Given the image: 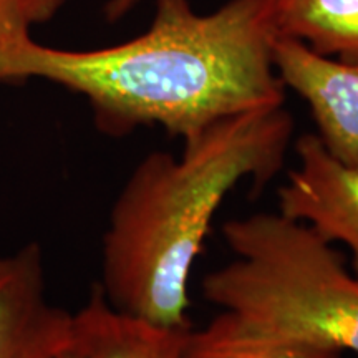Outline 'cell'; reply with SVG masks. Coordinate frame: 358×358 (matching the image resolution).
<instances>
[{"instance_id": "obj_1", "label": "cell", "mask_w": 358, "mask_h": 358, "mask_svg": "<svg viewBox=\"0 0 358 358\" xmlns=\"http://www.w3.org/2000/svg\"><path fill=\"white\" fill-rule=\"evenodd\" d=\"M150 29L96 50H62L30 34L0 37V85L45 80L87 98L98 131L161 127L181 140L285 101L272 60L274 0H229L211 13L155 0Z\"/></svg>"}, {"instance_id": "obj_2", "label": "cell", "mask_w": 358, "mask_h": 358, "mask_svg": "<svg viewBox=\"0 0 358 358\" xmlns=\"http://www.w3.org/2000/svg\"><path fill=\"white\" fill-rule=\"evenodd\" d=\"M294 136L282 106L241 113L182 140L179 158L145 156L120 191L103 236L101 289L115 310L187 329L189 279L213 219L243 181L254 191L277 176Z\"/></svg>"}, {"instance_id": "obj_3", "label": "cell", "mask_w": 358, "mask_h": 358, "mask_svg": "<svg viewBox=\"0 0 358 358\" xmlns=\"http://www.w3.org/2000/svg\"><path fill=\"white\" fill-rule=\"evenodd\" d=\"M236 259L203 280L209 325L239 337L358 353V277L306 224L279 213L224 222Z\"/></svg>"}, {"instance_id": "obj_4", "label": "cell", "mask_w": 358, "mask_h": 358, "mask_svg": "<svg viewBox=\"0 0 358 358\" xmlns=\"http://www.w3.org/2000/svg\"><path fill=\"white\" fill-rule=\"evenodd\" d=\"M299 166L277 191L279 214L299 221L325 243H342L352 252L358 277V166L335 158L315 133L295 141Z\"/></svg>"}, {"instance_id": "obj_5", "label": "cell", "mask_w": 358, "mask_h": 358, "mask_svg": "<svg viewBox=\"0 0 358 358\" xmlns=\"http://www.w3.org/2000/svg\"><path fill=\"white\" fill-rule=\"evenodd\" d=\"M71 335L73 313L47 295L42 248L0 254V358H58Z\"/></svg>"}, {"instance_id": "obj_6", "label": "cell", "mask_w": 358, "mask_h": 358, "mask_svg": "<svg viewBox=\"0 0 358 358\" xmlns=\"http://www.w3.org/2000/svg\"><path fill=\"white\" fill-rule=\"evenodd\" d=\"M272 60L284 87L308 105L327 150L358 166V65L322 57L282 35L272 43Z\"/></svg>"}, {"instance_id": "obj_7", "label": "cell", "mask_w": 358, "mask_h": 358, "mask_svg": "<svg viewBox=\"0 0 358 358\" xmlns=\"http://www.w3.org/2000/svg\"><path fill=\"white\" fill-rule=\"evenodd\" d=\"M187 329H169L115 310L98 284L73 313L70 350L77 358H178Z\"/></svg>"}, {"instance_id": "obj_8", "label": "cell", "mask_w": 358, "mask_h": 358, "mask_svg": "<svg viewBox=\"0 0 358 358\" xmlns=\"http://www.w3.org/2000/svg\"><path fill=\"white\" fill-rule=\"evenodd\" d=\"M277 34L358 65V0H274Z\"/></svg>"}, {"instance_id": "obj_9", "label": "cell", "mask_w": 358, "mask_h": 358, "mask_svg": "<svg viewBox=\"0 0 358 358\" xmlns=\"http://www.w3.org/2000/svg\"><path fill=\"white\" fill-rule=\"evenodd\" d=\"M178 358H342V353L306 343L239 337L208 324L187 330Z\"/></svg>"}, {"instance_id": "obj_10", "label": "cell", "mask_w": 358, "mask_h": 358, "mask_svg": "<svg viewBox=\"0 0 358 358\" xmlns=\"http://www.w3.org/2000/svg\"><path fill=\"white\" fill-rule=\"evenodd\" d=\"M69 0H0V37L30 34L34 25L52 20Z\"/></svg>"}, {"instance_id": "obj_11", "label": "cell", "mask_w": 358, "mask_h": 358, "mask_svg": "<svg viewBox=\"0 0 358 358\" xmlns=\"http://www.w3.org/2000/svg\"><path fill=\"white\" fill-rule=\"evenodd\" d=\"M143 0H108L105 6L106 20L116 22L127 17L134 7H138Z\"/></svg>"}, {"instance_id": "obj_12", "label": "cell", "mask_w": 358, "mask_h": 358, "mask_svg": "<svg viewBox=\"0 0 358 358\" xmlns=\"http://www.w3.org/2000/svg\"><path fill=\"white\" fill-rule=\"evenodd\" d=\"M58 358H77V357H75V353L71 352L70 348H69V350H66V352L64 353V355H60V357H58Z\"/></svg>"}]
</instances>
